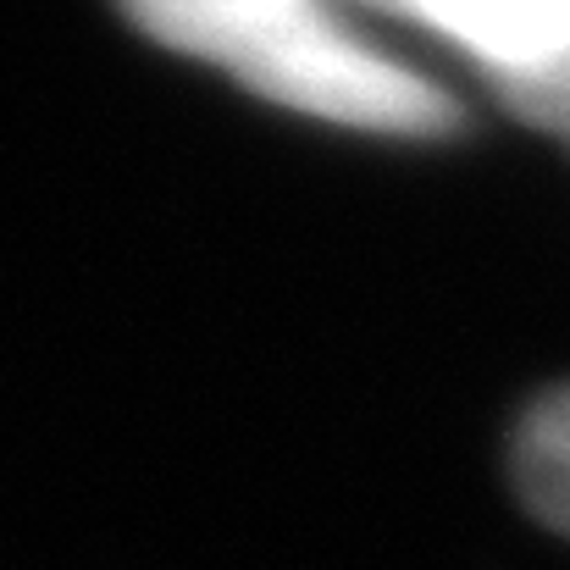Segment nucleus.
I'll use <instances>...</instances> for the list:
<instances>
[{
  "label": "nucleus",
  "mask_w": 570,
  "mask_h": 570,
  "mask_svg": "<svg viewBox=\"0 0 570 570\" xmlns=\"http://www.w3.org/2000/svg\"><path fill=\"white\" fill-rule=\"evenodd\" d=\"M515 488L538 521L570 538V387L527 410L515 432Z\"/></svg>",
  "instance_id": "3"
},
{
  "label": "nucleus",
  "mask_w": 570,
  "mask_h": 570,
  "mask_svg": "<svg viewBox=\"0 0 570 570\" xmlns=\"http://www.w3.org/2000/svg\"><path fill=\"white\" fill-rule=\"evenodd\" d=\"M460 50L504 100L570 61V0H355Z\"/></svg>",
  "instance_id": "2"
},
{
  "label": "nucleus",
  "mask_w": 570,
  "mask_h": 570,
  "mask_svg": "<svg viewBox=\"0 0 570 570\" xmlns=\"http://www.w3.org/2000/svg\"><path fill=\"white\" fill-rule=\"evenodd\" d=\"M338 6L344 0H122L150 39L216 61L299 117L387 139L449 134L460 106L426 72L382 56Z\"/></svg>",
  "instance_id": "1"
},
{
  "label": "nucleus",
  "mask_w": 570,
  "mask_h": 570,
  "mask_svg": "<svg viewBox=\"0 0 570 570\" xmlns=\"http://www.w3.org/2000/svg\"><path fill=\"white\" fill-rule=\"evenodd\" d=\"M515 117H527L532 128H543V134H560L570 139V61L560 72H549L543 83H532V89H521L515 100H504Z\"/></svg>",
  "instance_id": "4"
}]
</instances>
